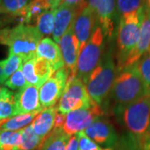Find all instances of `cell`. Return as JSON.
<instances>
[{
  "label": "cell",
  "mask_w": 150,
  "mask_h": 150,
  "mask_svg": "<svg viewBox=\"0 0 150 150\" xmlns=\"http://www.w3.org/2000/svg\"><path fill=\"white\" fill-rule=\"evenodd\" d=\"M117 74L114 49L110 45L86 81V88L92 100L100 106L107 102Z\"/></svg>",
  "instance_id": "obj_1"
},
{
  "label": "cell",
  "mask_w": 150,
  "mask_h": 150,
  "mask_svg": "<svg viewBox=\"0 0 150 150\" xmlns=\"http://www.w3.org/2000/svg\"><path fill=\"white\" fill-rule=\"evenodd\" d=\"M149 92L134 64L118 72L108 100L113 109L136 101Z\"/></svg>",
  "instance_id": "obj_2"
},
{
  "label": "cell",
  "mask_w": 150,
  "mask_h": 150,
  "mask_svg": "<svg viewBox=\"0 0 150 150\" xmlns=\"http://www.w3.org/2000/svg\"><path fill=\"white\" fill-rule=\"evenodd\" d=\"M43 38L35 26L22 23L0 29V43L8 47L9 54L21 57L23 62L36 56L38 44Z\"/></svg>",
  "instance_id": "obj_3"
},
{
  "label": "cell",
  "mask_w": 150,
  "mask_h": 150,
  "mask_svg": "<svg viewBox=\"0 0 150 150\" xmlns=\"http://www.w3.org/2000/svg\"><path fill=\"white\" fill-rule=\"evenodd\" d=\"M144 8V4L139 11L125 14L119 18L116 30L117 50L115 53L118 72L124 68V64L129 55L134 50L138 43Z\"/></svg>",
  "instance_id": "obj_4"
},
{
  "label": "cell",
  "mask_w": 150,
  "mask_h": 150,
  "mask_svg": "<svg viewBox=\"0 0 150 150\" xmlns=\"http://www.w3.org/2000/svg\"><path fill=\"white\" fill-rule=\"evenodd\" d=\"M118 122L139 140L150 123V92L136 101L112 109Z\"/></svg>",
  "instance_id": "obj_5"
},
{
  "label": "cell",
  "mask_w": 150,
  "mask_h": 150,
  "mask_svg": "<svg viewBox=\"0 0 150 150\" xmlns=\"http://www.w3.org/2000/svg\"><path fill=\"white\" fill-rule=\"evenodd\" d=\"M105 38L102 28L98 23L90 38L79 51L77 62V78L84 83L102 59L106 47Z\"/></svg>",
  "instance_id": "obj_6"
},
{
  "label": "cell",
  "mask_w": 150,
  "mask_h": 150,
  "mask_svg": "<svg viewBox=\"0 0 150 150\" xmlns=\"http://www.w3.org/2000/svg\"><path fill=\"white\" fill-rule=\"evenodd\" d=\"M91 102L92 98L88 95L85 83L75 77L67 80L64 93L59 99L57 108L59 112L66 114L71 111L88 107Z\"/></svg>",
  "instance_id": "obj_7"
},
{
  "label": "cell",
  "mask_w": 150,
  "mask_h": 150,
  "mask_svg": "<svg viewBox=\"0 0 150 150\" xmlns=\"http://www.w3.org/2000/svg\"><path fill=\"white\" fill-rule=\"evenodd\" d=\"M104 111L102 106L92 100L91 103L85 108L74 110L66 114V120L63 131L69 136L75 135L84 131L96 119L102 118Z\"/></svg>",
  "instance_id": "obj_8"
},
{
  "label": "cell",
  "mask_w": 150,
  "mask_h": 150,
  "mask_svg": "<svg viewBox=\"0 0 150 150\" xmlns=\"http://www.w3.org/2000/svg\"><path fill=\"white\" fill-rule=\"evenodd\" d=\"M86 6L96 15L98 25L108 39H111L116 31L117 13L116 0H86Z\"/></svg>",
  "instance_id": "obj_9"
},
{
  "label": "cell",
  "mask_w": 150,
  "mask_h": 150,
  "mask_svg": "<svg viewBox=\"0 0 150 150\" xmlns=\"http://www.w3.org/2000/svg\"><path fill=\"white\" fill-rule=\"evenodd\" d=\"M68 80L65 67L54 72L39 88V101L42 108L54 107L64 93Z\"/></svg>",
  "instance_id": "obj_10"
},
{
  "label": "cell",
  "mask_w": 150,
  "mask_h": 150,
  "mask_svg": "<svg viewBox=\"0 0 150 150\" xmlns=\"http://www.w3.org/2000/svg\"><path fill=\"white\" fill-rule=\"evenodd\" d=\"M58 44L65 69L68 71V79H74L77 77V62L79 54V45L72 28L60 38Z\"/></svg>",
  "instance_id": "obj_11"
},
{
  "label": "cell",
  "mask_w": 150,
  "mask_h": 150,
  "mask_svg": "<svg viewBox=\"0 0 150 150\" xmlns=\"http://www.w3.org/2000/svg\"><path fill=\"white\" fill-rule=\"evenodd\" d=\"M83 133L97 144L105 148L115 147L119 139L112 123L103 118L96 119Z\"/></svg>",
  "instance_id": "obj_12"
},
{
  "label": "cell",
  "mask_w": 150,
  "mask_h": 150,
  "mask_svg": "<svg viewBox=\"0 0 150 150\" xmlns=\"http://www.w3.org/2000/svg\"><path fill=\"white\" fill-rule=\"evenodd\" d=\"M21 70L28 84L40 88L54 74L46 60L35 56L23 62Z\"/></svg>",
  "instance_id": "obj_13"
},
{
  "label": "cell",
  "mask_w": 150,
  "mask_h": 150,
  "mask_svg": "<svg viewBox=\"0 0 150 150\" xmlns=\"http://www.w3.org/2000/svg\"><path fill=\"white\" fill-rule=\"evenodd\" d=\"M97 25L98 20L95 13L84 4L78 13L72 26L74 33L79 41V51L88 41Z\"/></svg>",
  "instance_id": "obj_14"
},
{
  "label": "cell",
  "mask_w": 150,
  "mask_h": 150,
  "mask_svg": "<svg viewBox=\"0 0 150 150\" xmlns=\"http://www.w3.org/2000/svg\"><path fill=\"white\" fill-rule=\"evenodd\" d=\"M83 5L84 4L76 7L61 4L55 8L54 28L52 36L56 43H59L60 38L72 28L75 18Z\"/></svg>",
  "instance_id": "obj_15"
},
{
  "label": "cell",
  "mask_w": 150,
  "mask_h": 150,
  "mask_svg": "<svg viewBox=\"0 0 150 150\" xmlns=\"http://www.w3.org/2000/svg\"><path fill=\"white\" fill-rule=\"evenodd\" d=\"M18 114L40 112L43 110L39 101V88L28 84L19 89L14 94Z\"/></svg>",
  "instance_id": "obj_16"
},
{
  "label": "cell",
  "mask_w": 150,
  "mask_h": 150,
  "mask_svg": "<svg viewBox=\"0 0 150 150\" xmlns=\"http://www.w3.org/2000/svg\"><path fill=\"white\" fill-rule=\"evenodd\" d=\"M150 51V17L146 10V8H144L142 22L140 26L139 38L138 43L136 44L134 49L129 54L124 68L134 65L137 64L139 59ZM123 68V69H124Z\"/></svg>",
  "instance_id": "obj_17"
},
{
  "label": "cell",
  "mask_w": 150,
  "mask_h": 150,
  "mask_svg": "<svg viewBox=\"0 0 150 150\" xmlns=\"http://www.w3.org/2000/svg\"><path fill=\"white\" fill-rule=\"evenodd\" d=\"M36 56L46 60L54 73L64 67L59 44L50 38H43L40 40L36 49Z\"/></svg>",
  "instance_id": "obj_18"
},
{
  "label": "cell",
  "mask_w": 150,
  "mask_h": 150,
  "mask_svg": "<svg viewBox=\"0 0 150 150\" xmlns=\"http://www.w3.org/2000/svg\"><path fill=\"white\" fill-rule=\"evenodd\" d=\"M58 112V108L51 107L43 109L33 119L32 127L35 134L43 140L50 134L54 127V118Z\"/></svg>",
  "instance_id": "obj_19"
},
{
  "label": "cell",
  "mask_w": 150,
  "mask_h": 150,
  "mask_svg": "<svg viewBox=\"0 0 150 150\" xmlns=\"http://www.w3.org/2000/svg\"><path fill=\"white\" fill-rule=\"evenodd\" d=\"M50 9H55L48 0H30L21 17L22 23L31 25L43 13Z\"/></svg>",
  "instance_id": "obj_20"
},
{
  "label": "cell",
  "mask_w": 150,
  "mask_h": 150,
  "mask_svg": "<svg viewBox=\"0 0 150 150\" xmlns=\"http://www.w3.org/2000/svg\"><path fill=\"white\" fill-rule=\"evenodd\" d=\"M69 138L62 129H54L43 140L39 150H65Z\"/></svg>",
  "instance_id": "obj_21"
},
{
  "label": "cell",
  "mask_w": 150,
  "mask_h": 150,
  "mask_svg": "<svg viewBox=\"0 0 150 150\" xmlns=\"http://www.w3.org/2000/svg\"><path fill=\"white\" fill-rule=\"evenodd\" d=\"M40 112L18 114L12 118L2 120L0 121V130H8V131L21 130L28 126L29 124H31L33 119Z\"/></svg>",
  "instance_id": "obj_22"
},
{
  "label": "cell",
  "mask_w": 150,
  "mask_h": 150,
  "mask_svg": "<svg viewBox=\"0 0 150 150\" xmlns=\"http://www.w3.org/2000/svg\"><path fill=\"white\" fill-rule=\"evenodd\" d=\"M43 140L35 134L32 124L21 129V142L18 150H35L40 147Z\"/></svg>",
  "instance_id": "obj_23"
},
{
  "label": "cell",
  "mask_w": 150,
  "mask_h": 150,
  "mask_svg": "<svg viewBox=\"0 0 150 150\" xmlns=\"http://www.w3.org/2000/svg\"><path fill=\"white\" fill-rule=\"evenodd\" d=\"M21 142V130H0V149L18 150Z\"/></svg>",
  "instance_id": "obj_24"
},
{
  "label": "cell",
  "mask_w": 150,
  "mask_h": 150,
  "mask_svg": "<svg viewBox=\"0 0 150 150\" xmlns=\"http://www.w3.org/2000/svg\"><path fill=\"white\" fill-rule=\"evenodd\" d=\"M54 12L55 9H50L43 13L37 18L35 28L42 36H48L53 33L54 28Z\"/></svg>",
  "instance_id": "obj_25"
},
{
  "label": "cell",
  "mask_w": 150,
  "mask_h": 150,
  "mask_svg": "<svg viewBox=\"0 0 150 150\" xmlns=\"http://www.w3.org/2000/svg\"><path fill=\"white\" fill-rule=\"evenodd\" d=\"M30 0H1L4 13L21 18Z\"/></svg>",
  "instance_id": "obj_26"
},
{
  "label": "cell",
  "mask_w": 150,
  "mask_h": 150,
  "mask_svg": "<svg viewBox=\"0 0 150 150\" xmlns=\"http://www.w3.org/2000/svg\"><path fill=\"white\" fill-rule=\"evenodd\" d=\"M144 4V0H116L118 18L139 11Z\"/></svg>",
  "instance_id": "obj_27"
},
{
  "label": "cell",
  "mask_w": 150,
  "mask_h": 150,
  "mask_svg": "<svg viewBox=\"0 0 150 150\" xmlns=\"http://www.w3.org/2000/svg\"><path fill=\"white\" fill-rule=\"evenodd\" d=\"M116 147L117 150H143L139 140L128 131L120 136Z\"/></svg>",
  "instance_id": "obj_28"
},
{
  "label": "cell",
  "mask_w": 150,
  "mask_h": 150,
  "mask_svg": "<svg viewBox=\"0 0 150 150\" xmlns=\"http://www.w3.org/2000/svg\"><path fill=\"white\" fill-rule=\"evenodd\" d=\"M22 64H23V59H21V57L16 54H8V58L3 60L4 74L6 79H8L13 73L20 69Z\"/></svg>",
  "instance_id": "obj_29"
},
{
  "label": "cell",
  "mask_w": 150,
  "mask_h": 150,
  "mask_svg": "<svg viewBox=\"0 0 150 150\" xmlns=\"http://www.w3.org/2000/svg\"><path fill=\"white\" fill-rule=\"evenodd\" d=\"M135 66L145 85L150 90V51L144 55L139 61L135 64Z\"/></svg>",
  "instance_id": "obj_30"
},
{
  "label": "cell",
  "mask_w": 150,
  "mask_h": 150,
  "mask_svg": "<svg viewBox=\"0 0 150 150\" xmlns=\"http://www.w3.org/2000/svg\"><path fill=\"white\" fill-rule=\"evenodd\" d=\"M4 84L5 87L9 88L10 89H13V90H17V89L19 90L22 88L27 85L28 83L24 75L22 72L21 69H20L11 75L10 77L5 81V83Z\"/></svg>",
  "instance_id": "obj_31"
},
{
  "label": "cell",
  "mask_w": 150,
  "mask_h": 150,
  "mask_svg": "<svg viewBox=\"0 0 150 150\" xmlns=\"http://www.w3.org/2000/svg\"><path fill=\"white\" fill-rule=\"evenodd\" d=\"M16 115H18V112L13 99L0 100V121Z\"/></svg>",
  "instance_id": "obj_32"
},
{
  "label": "cell",
  "mask_w": 150,
  "mask_h": 150,
  "mask_svg": "<svg viewBox=\"0 0 150 150\" xmlns=\"http://www.w3.org/2000/svg\"><path fill=\"white\" fill-rule=\"evenodd\" d=\"M79 143V150H101L102 148L86 135L83 131L76 134Z\"/></svg>",
  "instance_id": "obj_33"
},
{
  "label": "cell",
  "mask_w": 150,
  "mask_h": 150,
  "mask_svg": "<svg viewBox=\"0 0 150 150\" xmlns=\"http://www.w3.org/2000/svg\"><path fill=\"white\" fill-rule=\"evenodd\" d=\"M66 120V114L62 112H58L55 115L54 118V129H62L64 128V125Z\"/></svg>",
  "instance_id": "obj_34"
},
{
  "label": "cell",
  "mask_w": 150,
  "mask_h": 150,
  "mask_svg": "<svg viewBox=\"0 0 150 150\" xmlns=\"http://www.w3.org/2000/svg\"><path fill=\"white\" fill-rule=\"evenodd\" d=\"M140 144L143 150H150V123L146 133L140 141Z\"/></svg>",
  "instance_id": "obj_35"
},
{
  "label": "cell",
  "mask_w": 150,
  "mask_h": 150,
  "mask_svg": "<svg viewBox=\"0 0 150 150\" xmlns=\"http://www.w3.org/2000/svg\"><path fill=\"white\" fill-rule=\"evenodd\" d=\"M14 93L7 88L4 86L0 84V100L1 99H13Z\"/></svg>",
  "instance_id": "obj_36"
},
{
  "label": "cell",
  "mask_w": 150,
  "mask_h": 150,
  "mask_svg": "<svg viewBox=\"0 0 150 150\" xmlns=\"http://www.w3.org/2000/svg\"><path fill=\"white\" fill-rule=\"evenodd\" d=\"M65 150H79V143H78V138L76 134L70 136Z\"/></svg>",
  "instance_id": "obj_37"
},
{
  "label": "cell",
  "mask_w": 150,
  "mask_h": 150,
  "mask_svg": "<svg viewBox=\"0 0 150 150\" xmlns=\"http://www.w3.org/2000/svg\"><path fill=\"white\" fill-rule=\"evenodd\" d=\"M86 0H60L59 2V4H68V5L71 6H76V7H79V6L83 5L85 4Z\"/></svg>",
  "instance_id": "obj_38"
},
{
  "label": "cell",
  "mask_w": 150,
  "mask_h": 150,
  "mask_svg": "<svg viewBox=\"0 0 150 150\" xmlns=\"http://www.w3.org/2000/svg\"><path fill=\"white\" fill-rule=\"evenodd\" d=\"M7 80L4 74V68H3V60H0V84H4Z\"/></svg>",
  "instance_id": "obj_39"
},
{
  "label": "cell",
  "mask_w": 150,
  "mask_h": 150,
  "mask_svg": "<svg viewBox=\"0 0 150 150\" xmlns=\"http://www.w3.org/2000/svg\"><path fill=\"white\" fill-rule=\"evenodd\" d=\"M144 5L145 8H146V10H147L150 17V0H144Z\"/></svg>",
  "instance_id": "obj_40"
},
{
  "label": "cell",
  "mask_w": 150,
  "mask_h": 150,
  "mask_svg": "<svg viewBox=\"0 0 150 150\" xmlns=\"http://www.w3.org/2000/svg\"><path fill=\"white\" fill-rule=\"evenodd\" d=\"M48 1L52 4L54 8H56L59 5V2H60V0H48Z\"/></svg>",
  "instance_id": "obj_41"
},
{
  "label": "cell",
  "mask_w": 150,
  "mask_h": 150,
  "mask_svg": "<svg viewBox=\"0 0 150 150\" xmlns=\"http://www.w3.org/2000/svg\"><path fill=\"white\" fill-rule=\"evenodd\" d=\"M2 13H4V9H3L2 4H1V0H0V14H2Z\"/></svg>",
  "instance_id": "obj_42"
},
{
  "label": "cell",
  "mask_w": 150,
  "mask_h": 150,
  "mask_svg": "<svg viewBox=\"0 0 150 150\" xmlns=\"http://www.w3.org/2000/svg\"><path fill=\"white\" fill-rule=\"evenodd\" d=\"M103 150H115L113 148H105Z\"/></svg>",
  "instance_id": "obj_43"
},
{
  "label": "cell",
  "mask_w": 150,
  "mask_h": 150,
  "mask_svg": "<svg viewBox=\"0 0 150 150\" xmlns=\"http://www.w3.org/2000/svg\"><path fill=\"white\" fill-rule=\"evenodd\" d=\"M101 150H103V149H101Z\"/></svg>",
  "instance_id": "obj_44"
},
{
  "label": "cell",
  "mask_w": 150,
  "mask_h": 150,
  "mask_svg": "<svg viewBox=\"0 0 150 150\" xmlns=\"http://www.w3.org/2000/svg\"><path fill=\"white\" fill-rule=\"evenodd\" d=\"M0 150H1V149H0Z\"/></svg>",
  "instance_id": "obj_45"
}]
</instances>
